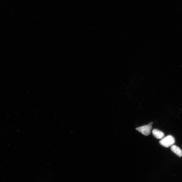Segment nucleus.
I'll return each mask as SVG.
<instances>
[{
	"label": "nucleus",
	"mask_w": 182,
	"mask_h": 182,
	"mask_svg": "<svg viewBox=\"0 0 182 182\" xmlns=\"http://www.w3.org/2000/svg\"><path fill=\"white\" fill-rule=\"evenodd\" d=\"M175 140L174 137L172 136L168 135L166 137L163 138L160 141V144L165 147H171L174 144Z\"/></svg>",
	"instance_id": "1"
},
{
	"label": "nucleus",
	"mask_w": 182,
	"mask_h": 182,
	"mask_svg": "<svg viewBox=\"0 0 182 182\" xmlns=\"http://www.w3.org/2000/svg\"><path fill=\"white\" fill-rule=\"evenodd\" d=\"M153 123H150L147 125H146L139 127L136 128V130L141 133L143 135L145 136L149 135L150 134L151 130L152 125Z\"/></svg>",
	"instance_id": "2"
},
{
	"label": "nucleus",
	"mask_w": 182,
	"mask_h": 182,
	"mask_svg": "<svg viewBox=\"0 0 182 182\" xmlns=\"http://www.w3.org/2000/svg\"><path fill=\"white\" fill-rule=\"evenodd\" d=\"M152 133L154 137L157 139H162L164 137L165 135L163 132L158 129H153Z\"/></svg>",
	"instance_id": "3"
},
{
	"label": "nucleus",
	"mask_w": 182,
	"mask_h": 182,
	"mask_svg": "<svg viewBox=\"0 0 182 182\" xmlns=\"http://www.w3.org/2000/svg\"><path fill=\"white\" fill-rule=\"evenodd\" d=\"M171 150L179 157L182 156V150L181 149L175 145H173L171 147Z\"/></svg>",
	"instance_id": "4"
}]
</instances>
